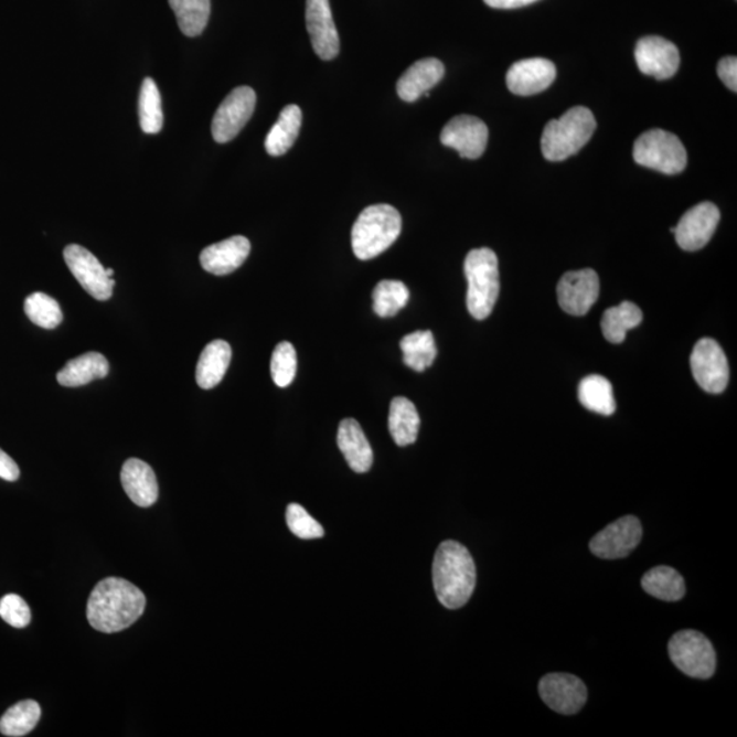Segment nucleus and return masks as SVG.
Returning <instances> with one entry per match:
<instances>
[{"instance_id": "1", "label": "nucleus", "mask_w": 737, "mask_h": 737, "mask_svg": "<svg viewBox=\"0 0 737 737\" xmlns=\"http://www.w3.org/2000/svg\"><path fill=\"white\" fill-rule=\"evenodd\" d=\"M147 597L122 578H106L92 590L86 618L96 631L114 633L129 629L141 618Z\"/></svg>"}, {"instance_id": "2", "label": "nucleus", "mask_w": 737, "mask_h": 737, "mask_svg": "<svg viewBox=\"0 0 737 737\" xmlns=\"http://www.w3.org/2000/svg\"><path fill=\"white\" fill-rule=\"evenodd\" d=\"M476 584V563L468 548L457 541L442 543L434 560V586L442 606L464 607L473 596Z\"/></svg>"}, {"instance_id": "3", "label": "nucleus", "mask_w": 737, "mask_h": 737, "mask_svg": "<svg viewBox=\"0 0 737 737\" xmlns=\"http://www.w3.org/2000/svg\"><path fill=\"white\" fill-rule=\"evenodd\" d=\"M400 233L402 216L393 205H371L356 218L351 232V246L360 260H372L389 249Z\"/></svg>"}, {"instance_id": "4", "label": "nucleus", "mask_w": 737, "mask_h": 737, "mask_svg": "<svg viewBox=\"0 0 737 737\" xmlns=\"http://www.w3.org/2000/svg\"><path fill=\"white\" fill-rule=\"evenodd\" d=\"M595 115L586 107H574L560 119L546 124L541 149L546 160L563 161L577 154L595 135Z\"/></svg>"}, {"instance_id": "5", "label": "nucleus", "mask_w": 737, "mask_h": 737, "mask_svg": "<svg viewBox=\"0 0 737 737\" xmlns=\"http://www.w3.org/2000/svg\"><path fill=\"white\" fill-rule=\"evenodd\" d=\"M468 279V309L477 320H485L493 312L500 292L499 260L488 247L471 250L464 260Z\"/></svg>"}, {"instance_id": "6", "label": "nucleus", "mask_w": 737, "mask_h": 737, "mask_svg": "<svg viewBox=\"0 0 737 737\" xmlns=\"http://www.w3.org/2000/svg\"><path fill=\"white\" fill-rule=\"evenodd\" d=\"M633 160L666 175L681 174L687 165V152L679 137L670 131L653 129L643 132L633 143Z\"/></svg>"}, {"instance_id": "7", "label": "nucleus", "mask_w": 737, "mask_h": 737, "mask_svg": "<svg viewBox=\"0 0 737 737\" xmlns=\"http://www.w3.org/2000/svg\"><path fill=\"white\" fill-rule=\"evenodd\" d=\"M670 655L673 664L684 675L694 679H711L716 671V652L704 633L694 630L676 632L671 638Z\"/></svg>"}, {"instance_id": "8", "label": "nucleus", "mask_w": 737, "mask_h": 737, "mask_svg": "<svg viewBox=\"0 0 737 737\" xmlns=\"http://www.w3.org/2000/svg\"><path fill=\"white\" fill-rule=\"evenodd\" d=\"M691 371L696 384L706 393L722 394L729 382V365L722 345L713 339H701L691 354Z\"/></svg>"}, {"instance_id": "9", "label": "nucleus", "mask_w": 737, "mask_h": 737, "mask_svg": "<svg viewBox=\"0 0 737 737\" xmlns=\"http://www.w3.org/2000/svg\"><path fill=\"white\" fill-rule=\"evenodd\" d=\"M257 96L249 86H239L223 100L212 120V136L218 143L234 140L255 113Z\"/></svg>"}, {"instance_id": "10", "label": "nucleus", "mask_w": 737, "mask_h": 737, "mask_svg": "<svg viewBox=\"0 0 737 737\" xmlns=\"http://www.w3.org/2000/svg\"><path fill=\"white\" fill-rule=\"evenodd\" d=\"M63 257L74 278L89 296L97 301H108L113 297L114 278H108L106 268L88 249L79 245H68Z\"/></svg>"}, {"instance_id": "11", "label": "nucleus", "mask_w": 737, "mask_h": 737, "mask_svg": "<svg viewBox=\"0 0 737 737\" xmlns=\"http://www.w3.org/2000/svg\"><path fill=\"white\" fill-rule=\"evenodd\" d=\"M642 534V525L638 517L623 516L610 523L590 541V551L606 560L624 558L637 549Z\"/></svg>"}, {"instance_id": "12", "label": "nucleus", "mask_w": 737, "mask_h": 737, "mask_svg": "<svg viewBox=\"0 0 737 737\" xmlns=\"http://www.w3.org/2000/svg\"><path fill=\"white\" fill-rule=\"evenodd\" d=\"M600 296V279L596 270L580 269L563 275L557 285V299L564 312L585 316Z\"/></svg>"}, {"instance_id": "13", "label": "nucleus", "mask_w": 737, "mask_h": 737, "mask_svg": "<svg viewBox=\"0 0 737 737\" xmlns=\"http://www.w3.org/2000/svg\"><path fill=\"white\" fill-rule=\"evenodd\" d=\"M488 126L480 118L471 115H458L445 126L440 141L442 146L455 149L464 159H478L488 146Z\"/></svg>"}, {"instance_id": "14", "label": "nucleus", "mask_w": 737, "mask_h": 737, "mask_svg": "<svg viewBox=\"0 0 737 737\" xmlns=\"http://www.w3.org/2000/svg\"><path fill=\"white\" fill-rule=\"evenodd\" d=\"M540 695L552 711L572 716L585 706L587 688L577 676L568 673H551L541 679Z\"/></svg>"}, {"instance_id": "15", "label": "nucleus", "mask_w": 737, "mask_h": 737, "mask_svg": "<svg viewBox=\"0 0 737 737\" xmlns=\"http://www.w3.org/2000/svg\"><path fill=\"white\" fill-rule=\"evenodd\" d=\"M639 71L655 79H670L681 66V54L675 44L660 36L639 40L635 49Z\"/></svg>"}, {"instance_id": "16", "label": "nucleus", "mask_w": 737, "mask_h": 737, "mask_svg": "<svg viewBox=\"0 0 737 737\" xmlns=\"http://www.w3.org/2000/svg\"><path fill=\"white\" fill-rule=\"evenodd\" d=\"M719 211L712 203H701L694 209L685 212L681 222L675 227L677 245L683 250H701L709 244L714 232L718 226Z\"/></svg>"}, {"instance_id": "17", "label": "nucleus", "mask_w": 737, "mask_h": 737, "mask_svg": "<svg viewBox=\"0 0 737 737\" xmlns=\"http://www.w3.org/2000/svg\"><path fill=\"white\" fill-rule=\"evenodd\" d=\"M307 26L314 53L322 61H332L339 55L341 42L330 0H307Z\"/></svg>"}, {"instance_id": "18", "label": "nucleus", "mask_w": 737, "mask_h": 737, "mask_svg": "<svg viewBox=\"0 0 737 737\" xmlns=\"http://www.w3.org/2000/svg\"><path fill=\"white\" fill-rule=\"evenodd\" d=\"M556 66L544 57L514 63L506 73V86L517 96H533L549 88L556 79Z\"/></svg>"}, {"instance_id": "19", "label": "nucleus", "mask_w": 737, "mask_h": 737, "mask_svg": "<svg viewBox=\"0 0 737 737\" xmlns=\"http://www.w3.org/2000/svg\"><path fill=\"white\" fill-rule=\"evenodd\" d=\"M250 249L249 239L235 235V237L205 247L200 255L201 267L206 273L217 276L233 274L249 257Z\"/></svg>"}, {"instance_id": "20", "label": "nucleus", "mask_w": 737, "mask_h": 737, "mask_svg": "<svg viewBox=\"0 0 737 737\" xmlns=\"http://www.w3.org/2000/svg\"><path fill=\"white\" fill-rule=\"evenodd\" d=\"M445 74V65L436 57L418 61L397 81V95L403 102H417L426 92L439 84Z\"/></svg>"}, {"instance_id": "21", "label": "nucleus", "mask_w": 737, "mask_h": 737, "mask_svg": "<svg viewBox=\"0 0 737 737\" xmlns=\"http://www.w3.org/2000/svg\"><path fill=\"white\" fill-rule=\"evenodd\" d=\"M120 481L126 494L138 506H151L159 499V483L151 466L140 459L126 460Z\"/></svg>"}, {"instance_id": "22", "label": "nucleus", "mask_w": 737, "mask_h": 737, "mask_svg": "<svg viewBox=\"0 0 737 737\" xmlns=\"http://www.w3.org/2000/svg\"><path fill=\"white\" fill-rule=\"evenodd\" d=\"M338 446L355 473H366L372 469V447L368 445L364 430L355 419H343L339 425Z\"/></svg>"}, {"instance_id": "23", "label": "nucleus", "mask_w": 737, "mask_h": 737, "mask_svg": "<svg viewBox=\"0 0 737 737\" xmlns=\"http://www.w3.org/2000/svg\"><path fill=\"white\" fill-rule=\"evenodd\" d=\"M109 372V364L100 353H86L68 361L57 373V383L63 387L76 388L94 380L105 378Z\"/></svg>"}, {"instance_id": "24", "label": "nucleus", "mask_w": 737, "mask_h": 737, "mask_svg": "<svg viewBox=\"0 0 737 737\" xmlns=\"http://www.w3.org/2000/svg\"><path fill=\"white\" fill-rule=\"evenodd\" d=\"M233 351L224 341H213L200 355L195 380L200 388L212 389L221 384L232 362Z\"/></svg>"}, {"instance_id": "25", "label": "nucleus", "mask_w": 737, "mask_h": 737, "mask_svg": "<svg viewBox=\"0 0 737 737\" xmlns=\"http://www.w3.org/2000/svg\"><path fill=\"white\" fill-rule=\"evenodd\" d=\"M419 425V414L414 403L407 397H395L391 402L388 428L396 446L407 447L417 441Z\"/></svg>"}, {"instance_id": "26", "label": "nucleus", "mask_w": 737, "mask_h": 737, "mask_svg": "<svg viewBox=\"0 0 737 737\" xmlns=\"http://www.w3.org/2000/svg\"><path fill=\"white\" fill-rule=\"evenodd\" d=\"M301 125V108L296 105L285 107L284 111L279 115L278 122L274 125V128L270 129L267 138H265V149H267L270 157H281V154L289 151L297 140Z\"/></svg>"}, {"instance_id": "27", "label": "nucleus", "mask_w": 737, "mask_h": 737, "mask_svg": "<svg viewBox=\"0 0 737 737\" xmlns=\"http://www.w3.org/2000/svg\"><path fill=\"white\" fill-rule=\"evenodd\" d=\"M642 320V310L635 303L621 302L618 307L610 308L604 313L601 320L604 337L610 343H623L627 332L641 324Z\"/></svg>"}, {"instance_id": "28", "label": "nucleus", "mask_w": 737, "mask_h": 737, "mask_svg": "<svg viewBox=\"0 0 737 737\" xmlns=\"http://www.w3.org/2000/svg\"><path fill=\"white\" fill-rule=\"evenodd\" d=\"M643 590L659 600L675 602L685 595V584L681 574L672 567L660 566L650 569L642 578Z\"/></svg>"}, {"instance_id": "29", "label": "nucleus", "mask_w": 737, "mask_h": 737, "mask_svg": "<svg viewBox=\"0 0 737 737\" xmlns=\"http://www.w3.org/2000/svg\"><path fill=\"white\" fill-rule=\"evenodd\" d=\"M578 397L581 406L587 410L601 414V416H612L616 410L613 397V387L609 380L598 374H591L581 380L578 387Z\"/></svg>"}, {"instance_id": "30", "label": "nucleus", "mask_w": 737, "mask_h": 737, "mask_svg": "<svg viewBox=\"0 0 737 737\" xmlns=\"http://www.w3.org/2000/svg\"><path fill=\"white\" fill-rule=\"evenodd\" d=\"M400 349L403 362L416 372H424L437 356L435 337L430 331H417L403 338Z\"/></svg>"}, {"instance_id": "31", "label": "nucleus", "mask_w": 737, "mask_h": 737, "mask_svg": "<svg viewBox=\"0 0 737 737\" xmlns=\"http://www.w3.org/2000/svg\"><path fill=\"white\" fill-rule=\"evenodd\" d=\"M178 26L184 36L195 38L204 32L211 15V0H169Z\"/></svg>"}, {"instance_id": "32", "label": "nucleus", "mask_w": 737, "mask_h": 737, "mask_svg": "<svg viewBox=\"0 0 737 737\" xmlns=\"http://www.w3.org/2000/svg\"><path fill=\"white\" fill-rule=\"evenodd\" d=\"M40 717L42 709L36 701H21L0 718V734L9 737L25 736L36 727Z\"/></svg>"}, {"instance_id": "33", "label": "nucleus", "mask_w": 737, "mask_h": 737, "mask_svg": "<svg viewBox=\"0 0 737 737\" xmlns=\"http://www.w3.org/2000/svg\"><path fill=\"white\" fill-rule=\"evenodd\" d=\"M410 292L403 281L383 280L373 290V310L378 317H394L406 307Z\"/></svg>"}, {"instance_id": "34", "label": "nucleus", "mask_w": 737, "mask_h": 737, "mask_svg": "<svg viewBox=\"0 0 737 737\" xmlns=\"http://www.w3.org/2000/svg\"><path fill=\"white\" fill-rule=\"evenodd\" d=\"M140 125L147 135H158L163 129V109H161V96L157 83L152 78L143 79L140 94Z\"/></svg>"}, {"instance_id": "35", "label": "nucleus", "mask_w": 737, "mask_h": 737, "mask_svg": "<svg viewBox=\"0 0 737 737\" xmlns=\"http://www.w3.org/2000/svg\"><path fill=\"white\" fill-rule=\"evenodd\" d=\"M25 313L33 324L44 330H54L63 320L60 303L44 292H33L25 299Z\"/></svg>"}, {"instance_id": "36", "label": "nucleus", "mask_w": 737, "mask_h": 737, "mask_svg": "<svg viewBox=\"0 0 737 737\" xmlns=\"http://www.w3.org/2000/svg\"><path fill=\"white\" fill-rule=\"evenodd\" d=\"M270 374L280 388L289 387L297 374V351L289 342L276 345L270 360Z\"/></svg>"}, {"instance_id": "37", "label": "nucleus", "mask_w": 737, "mask_h": 737, "mask_svg": "<svg viewBox=\"0 0 737 737\" xmlns=\"http://www.w3.org/2000/svg\"><path fill=\"white\" fill-rule=\"evenodd\" d=\"M287 526L290 532L302 540H314L324 537V528L319 522L308 514L302 505L291 503L286 511Z\"/></svg>"}, {"instance_id": "38", "label": "nucleus", "mask_w": 737, "mask_h": 737, "mask_svg": "<svg viewBox=\"0 0 737 737\" xmlns=\"http://www.w3.org/2000/svg\"><path fill=\"white\" fill-rule=\"evenodd\" d=\"M0 618L15 629H25L31 623V608H29L24 598L8 595L0 600Z\"/></svg>"}, {"instance_id": "39", "label": "nucleus", "mask_w": 737, "mask_h": 737, "mask_svg": "<svg viewBox=\"0 0 737 737\" xmlns=\"http://www.w3.org/2000/svg\"><path fill=\"white\" fill-rule=\"evenodd\" d=\"M717 74L730 90H737V60L735 56L723 57L718 62Z\"/></svg>"}, {"instance_id": "40", "label": "nucleus", "mask_w": 737, "mask_h": 737, "mask_svg": "<svg viewBox=\"0 0 737 737\" xmlns=\"http://www.w3.org/2000/svg\"><path fill=\"white\" fill-rule=\"evenodd\" d=\"M0 478L4 481L14 482L20 478L19 464L0 449Z\"/></svg>"}, {"instance_id": "41", "label": "nucleus", "mask_w": 737, "mask_h": 737, "mask_svg": "<svg viewBox=\"0 0 737 737\" xmlns=\"http://www.w3.org/2000/svg\"><path fill=\"white\" fill-rule=\"evenodd\" d=\"M483 2H485L489 8L510 10L523 8V6L538 2V0H483Z\"/></svg>"}, {"instance_id": "42", "label": "nucleus", "mask_w": 737, "mask_h": 737, "mask_svg": "<svg viewBox=\"0 0 737 737\" xmlns=\"http://www.w3.org/2000/svg\"><path fill=\"white\" fill-rule=\"evenodd\" d=\"M106 273L108 275V278H114V270L111 268H107Z\"/></svg>"}]
</instances>
